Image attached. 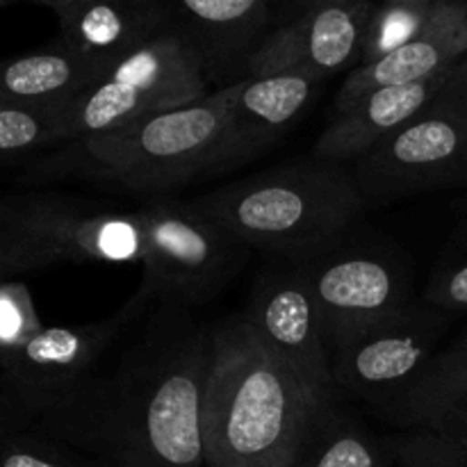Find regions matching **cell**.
<instances>
[{"instance_id": "6da1fadb", "label": "cell", "mask_w": 467, "mask_h": 467, "mask_svg": "<svg viewBox=\"0 0 467 467\" xmlns=\"http://www.w3.org/2000/svg\"><path fill=\"white\" fill-rule=\"evenodd\" d=\"M213 331L160 308L112 369L99 372L30 431L108 467H208L203 392Z\"/></svg>"}, {"instance_id": "7a4b0ae2", "label": "cell", "mask_w": 467, "mask_h": 467, "mask_svg": "<svg viewBox=\"0 0 467 467\" xmlns=\"http://www.w3.org/2000/svg\"><path fill=\"white\" fill-rule=\"evenodd\" d=\"M322 409L244 315L213 328L201 415L208 467H292Z\"/></svg>"}, {"instance_id": "3957f363", "label": "cell", "mask_w": 467, "mask_h": 467, "mask_svg": "<svg viewBox=\"0 0 467 467\" xmlns=\"http://www.w3.org/2000/svg\"><path fill=\"white\" fill-rule=\"evenodd\" d=\"M192 205L251 251L295 260L345 240L368 201L351 164L310 155L196 196Z\"/></svg>"}, {"instance_id": "277c9868", "label": "cell", "mask_w": 467, "mask_h": 467, "mask_svg": "<svg viewBox=\"0 0 467 467\" xmlns=\"http://www.w3.org/2000/svg\"><path fill=\"white\" fill-rule=\"evenodd\" d=\"M233 85L135 123L80 137L32 169L36 178L76 176L130 194H160L208 173L233 100Z\"/></svg>"}, {"instance_id": "5b68a950", "label": "cell", "mask_w": 467, "mask_h": 467, "mask_svg": "<svg viewBox=\"0 0 467 467\" xmlns=\"http://www.w3.org/2000/svg\"><path fill=\"white\" fill-rule=\"evenodd\" d=\"M203 57L181 30L160 32L119 59L59 114L62 144L205 99Z\"/></svg>"}, {"instance_id": "8992f818", "label": "cell", "mask_w": 467, "mask_h": 467, "mask_svg": "<svg viewBox=\"0 0 467 467\" xmlns=\"http://www.w3.org/2000/svg\"><path fill=\"white\" fill-rule=\"evenodd\" d=\"M149 304L137 295L117 315L76 327H41L0 360V431H30L71 400L100 368V358Z\"/></svg>"}, {"instance_id": "52a82bcc", "label": "cell", "mask_w": 467, "mask_h": 467, "mask_svg": "<svg viewBox=\"0 0 467 467\" xmlns=\"http://www.w3.org/2000/svg\"><path fill=\"white\" fill-rule=\"evenodd\" d=\"M140 217L146 242L140 292L160 308L205 304L237 276L251 254L192 201H149L140 205Z\"/></svg>"}, {"instance_id": "ba28073f", "label": "cell", "mask_w": 467, "mask_h": 467, "mask_svg": "<svg viewBox=\"0 0 467 467\" xmlns=\"http://www.w3.org/2000/svg\"><path fill=\"white\" fill-rule=\"evenodd\" d=\"M368 205L467 182V96L454 85L351 162Z\"/></svg>"}, {"instance_id": "9c48e42d", "label": "cell", "mask_w": 467, "mask_h": 467, "mask_svg": "<svg viewBox=\"0 0 467 467\" xmlns=\"http://www.w3.org/2000/svg\"><path fill=\"white\" fill-rule=\"evenodd\" d=\"M450 313L409 304L406 308L331 342L336 388L397 415L438 351Z\"/></svg>"}, {"instance_id": "30bf717a", "label": "cell", "mask_w": 467, "mask_h": 467, "mask_svg": "<svg viewBox=\"0 0 467 467\" xmlns=\"http://www.w3.org/2000/svg\"><path fill=\"white\" fill-rule=\"evenodd\" d=\"M0 226L35 244L50 265H141L146 251L140 208L117 210L80 196H3Z\"/></svg>"}, {"instance_id": "8fae6325", "label": "cell", "mask_w": 467, "mask_h": 467, "mask_svg": "<svg viewBox=\"0 0 467 467\" xmlns=\"http://www.w3.org/2000/svg\"><path fill=\"white\" fill-rule=\"evenodd\" d=\"M292 263L313 292L328 349L331 342L409 306L404 272L377 251L345 249L337 242Z\"/></svg>"}, {"instance_id": "7c38bea8", "label": "cell", "mask_w": 467, "mask_h": 467, "mask_svg": "<svg viewBox=\"0 0 467 467\" xmlns=\"http://www.w3.org/2000/svg\"><path fill=\"white\" fill-rule=\"evenodd\" d=\"M244 319L299 374L319 406L336 404L327 331L313 292L292 260L260 274Z\"/></svg>"}, {"instance_id": "4fadbf2b", "label": "cell", "mask_w": 467, "mask_h": 467, "mask_svg": "<svg viewBox=\"0 0 467 467\" xmlns=\"http://www.w3.org/2000/svg\"><path fill=\"white\" fill-rule=\"evenodd\" d=\"M374 5L369 0L328 5L292 16L246 55V76L304 73L319 82L360 64Z\"/></svg>"}, {"instance_id": "5bb4252c", "label": "cell", "mask_w": 467, "mask_h": 467, "mask_svg": "<svg viewBox=\"0 0 467 467\" xmlns=\"http://www.w3.org/2000/svg\"><path fill=\"white\" fill-rule=\"evenodd\" d=\"M317 85V78L304 73H269L235 80L226 123L205 176L242 167L276 144L306 112Z\"/></svg>"}, {"instance_id": "9a60e30c", "label": "cell", "mask_w": 467, "mask_h": 467, "mask_svg": "<svg viewBox=\"0 0 467 467\" xmlns=\"http://www.w3.org/2000/svg\"><path fill=\"white\" fill-rule=\"evenodd\" d=\"M465 57L467 0H438L418 35L372 62L356 64L337 91L336 112L381 87L413 85L442 76Z\"/></svg>"}, {"instance_id": "2e32d148", "label": "cell", "mask_w": 467, "mask_h": 467, "mask_svg": "<svg viewBox=\"0 0 467 467\" xmlns=\"http://www.w3.org/2000/svg\"><path fill=\"white\" fill-rule=\"evenodd\" d=\"M454 68L413 85L381 87L336 112L315 144L313 155L328 162L351 164L372 146L404 126L450 87Z\"/></svg>"}, {"instance_id": "e0dca14e", "label": "cell", "mask_w": 467, "mask_h": 467, "mask_svg": "<svg viewBox=\"0 0 467 467\" xmlns=\"http://www.w3.org/2000/svg\"><path fill=\"white\" fill-rule=\"evenodd\" d=\"M59 23V41L103 76L128 53L169 30L167 9L160 0H89Z\"/></svg>"}, {"instance_id": "ac0fdd59", "label": "cell", "mask_w": 467, "mask_h": 467, "mask_svg": "<svg viewBox=\"0 0 467 467\" xmlns=\"http://www.w3.org/2000/svg\"><path fill=\"white\" fill-rule=\"evenodd\" d=\"M103 76L59 41L57 46L0 62V100L64 109Z\"/></svg>"}, {"instance_id": "d6986e66", "label": "cell", "mask_w": 467, "mask_h": 467, "mask_svg": "<svg viewBox=\"0 0 467 467\" xmlns=\"http://www.w3.org/2000/svg\"><path fill=\"white\" fill-rule=\"evenodd\" d=\"M187 30H181L203 57L205 71L231 62L258 36L269 0H176Z\"/></svg>"}, {"instance_id": "ffe728a7", "label": "cell", "mask_w": 467, "mask_h": 467, "mask_svg": "<svg viewBox=\"0 0 467 467\" xmlns=\"http://www.w3.org/2000/svg\"><path fill=\"white\" fill-rule=\"evenodd\" d=\"M292 467H388L381 445L336 404L315 415Z\"/></svg>"}, {"instance_id": "44dd1931", "label": "cell", "mask_w": 467, "mask_h": 467, "mask_svg": "<svg viewBox=\"0 0 467 467\" xmlns=\"http://www.w3.org/2000/svg\"><path fill=\"white\" fill-rule=\"evenodd\" d=\"M459 400H467V331L433 354L395 420L422 429L438 410Z\"/></svg>"}, {"instance_id": "7402d4cb", "label": "cell", "mask_w": 467, "mask_h": 467, "mask_svg": "<svg viewBox=\"0 0 467 467\" xmlns=\"http://www.w3.org/2000/svg\"><path fill=\"white\" fill-rule=\"evenodd\" d=\"M57 108L0 100V162L26 158L46 146L62 144Z\"/></svg>"}, {"instance_id": "603a6c76", "label": "cell", "mask_w": 467, "mask_h": 467, "mask_svg": "<svg viewBox=\"0 0 467 467\" xmlns=\"http://www.w3.org/2000/svg\"><path fill=\"white\" fill-rule=\"evenodd\" d=\"M438 0H381L374 7L360 64H368L418 35Z\"/></svg>"}, {"instance_id": "cb8c5ba5", "label": "cell", "mask_w": 467, "mask_h": 467, "mask_svg": "<svg viewBox=\"0 0 467 467\" xmlns=\"http://www.w3.org/2000/svg\"><path fill=\"white\" fill-rule=\"evenodd\" d=\"M0 467H108L94 456L36 431H0Z\"/></svg>"}, {"instance_id": "d4e9b609", "label": "cell", "mask_w": 467, "mask_h": 467, "mask_svg": "<svg viewBox=\"0 0 467 467\" xmlns=\"http://www.w3.org/2000/svg\"><path fill=\"white\" fill-rule=\"evenodd\" d=\"M404 467H467V438L433 429H418L390 442Z\"/></svg>"}, {"instance_id": "484cf974", "label": "cell", "mask_w": 467, "mask_h": 467, "mask_svg": "<svg viewBox=\"0 0 467 467\" xmlns=\"http://www.w3.org/2000/svg\"><path fill=\"white\" fill-rule=\"evenodd\" d=\"M44 327L26 283L0 281V360Z\"/></svg>"}, {"instance_id": "4316f807", "label": "cell", "mask_w": 467, "mask_h": 467, "mask_svg": "<svg viewBox=\"0 0 467 467\" xmlns=\"http://www.w3.org/2000/svg\"><path fill=\"white\" fill-rule=\"evenodd\" d=\"M424 301L442 313L467 310V258L441 269L429 283Z\"/></svg>"}, {"instance_id": "83f0119b", "label": "cell", "mask_w": 467, "mask_h": 467, "mask_svg": "<svg viewBox=\"0 0 467 467\" xmlns=\"http://www.w3.org/2000/svg\"><path fill=\"white\" fill-rule=\"evenodd\" d=\"M46 267H50V263L35 244L0 226V281H7L12 274L36 272Z\"/></svg>"}, {"instance_id": "f1b7e54d", "label": "cell", "mask_w": 467, "mask_h": 467, "mask_svg": "<svg viewBox=\"0 0 467 467\" xmlns=\"http://www.w3.org/2000/svg\"><path fill=\"white\" fill-rule=\"evenodd\" d=\"M456 420H467V400H459L454 404L441 409L422 429H438L447 422H456Z\"/></svg>"}, {"instance_id": "f546056e", "label": "cell", "mask_w": 467, "mask_h": 467, "mask_svg": "<svg viewBox=\"0 0 467 467\" xmlns=\"http://www.w3.org/2000/svg\"><path fill=\"white\" fill-rule=\"evenodd\" d=\"M283 7L290 9L295 16L299 14L310 12V9H317V7H328V5H340V3H349V0H281Z\"/></svg>"}, {"instance_id": "4dcf8cb0", "label": "cell", "mask_w": 467, "mask_h": 467, "mask_svg": "<svg viewBox=\"0 0 467 467\" xmlns=\"http://www.w3.org/2000/svg\"><path fill=\"white\" fill-rule=\"evenodd\" d=\"M35 3L46 5V7L53 9L59 18H64L67 14L76 12L78 7H82L85 3H89V0H35Z\"/></svg>"}, {"instance_id": "1f68e13d", "label": "cell", "mask_w": 467, "mask_h": 467, "mask_svg": "<svg viewBox=\"0 0 467 467\" xmlns=\"http://www.w3.org/2000/svg\"><path fill=\"white\" fill-rule=\"evenodd\" d=\"M433 431H447V433H456V436L467 438V420H456V422H447L442 427L433 429Z\"/></svg>"}, {"instance_id": "d6a6232c", "label": "cell", "mask_w": 467, "mask_h": 467, "mask_svg": "<svg viewBox=\"0 0 467 467\" xmlns=\"http://www.w3.org/2000/svg\"><path fill=\"white\" fill-rule=\"evenodd\" d=\"M454 85L467 96V57L454 68Z\"/></svg>"}, {"instance_id": "836d02e7", "label": "cell", "mask_w": 467, "mask_h": 467, "mask_svg": "<svg viewBox=\"0 0 467 467\" xmlns=\"http://www.w3.org/2000/svg\"><path fill=\"white\" fill-rule=\"evenodd\" d=\"M9 3H14V0H0V7H5V5H9Z\"/></svg>"}]
</instances>
